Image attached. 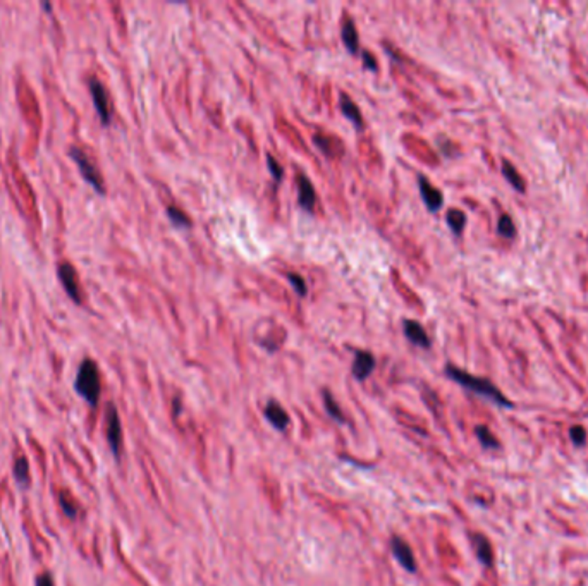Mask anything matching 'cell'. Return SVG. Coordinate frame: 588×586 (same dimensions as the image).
Instances as JSON below:
<instances>
[{
  "mask_svg": "<svg viewBox=\"0 0 588 586\" xmlns=\"http://www.w3.org/2000/svg\"><path fill=\"white\" fill-rule=\"evenodd\" d=\"M76 394L91 408H96L102 396V380H100L99 365L90 358H84L78 366L74 377Z\"/></svg>",
  "mask_w": 588,
  "mask_h": 586,
  "instance_id": "1",
  "label": "cell"
},
{
  "mask_svg": "<svg viewBox=\"0 0 588 586\" xmlns=\"http://www.w3.org/2000/svg\"><path fill=\"white\" fill-rule=\"evenodd\" d=\"M445 375L451 378V380L456 382V384H460L461 387L472 390V392L478 394V396L490 399V401L497 402V404L504 406V408H509L511 406V402L502 396L501 390H499L492 382L487 380V378L470 375L468 372L456 368V366H453V365L445 366Z\"/></svg>",
  "mask_w": 588,
  "mask_h": 586,
  "instance_id": "2",
  "label": "cell"
},
{
  "mask_svg": "<svg viewBox=\"0 0 588 586\" xmlns=\"http://www.w3.org/2000/svg\"><path fill=\"white\" fill-rule=\"evenodd\" d=\"M67 155L74 160L76 165H78L81 177L84 179V182H87L88 186H91V188L95 189V193H99L100 197H105V191L107 189H105L102 174H100L99 167L95 165V162L87 155V152L81 150L79 146H71Z\"/></svg>",
  "mask_w": 588,
  "mask_h": 586,
  "instance_id": "3",
  "label": "cell"
},
{
  "mask_svg": "<svg viewBox=\"0 0 588 586\" xmlns=\"http://www.w3.org/2000/svg\"><path fill=\"white\" fill-rule=\"evenodd\" d=\"M105 437H107L112 455L119 459L123 453V425H121L119 411L113 404H109L105 409Z\"/></svg>",
  "mask_w": 588,
  "mask_h": 586,
  "instance_id": "4",
  "label": "cell"
},
{
  "mask_svg": "<svg viewBox=\"0 0 588 586\" xmlns=\"http://www.w3.org/2000/svg\"><path fill=\"white\" fill-rule=\"evenodd\" d=\"M88 89H90L93 105H95L96 116H99L100 122H102L104 126H111L112 107L107 88L104 87V83L96 78V76H90V79H88Z\"/></svg>",
  "mask_w": 588,
  "mask_h": 586,
  "instance_id": "5",
  "label": "cell"
},
{
  "mask_svg": "<svg viewBox=\"0 0 588 586\" xmlns=\"http://www.w3.org/2000/svg\"><path fill=\"white\" fill-rule=\"evenodd\" d=\"M57 279L62 284L66 294L74 301L76 304H83V298H81V289H79V279L76 268L71 265L69 262H62L57 265Z\"/></svg>",
  "mask_w": 588,
  "mask_h": 586,
  "instance_id": "6",
  "label": "cell"
},
{
  "mask_svg": "<svg viewBox=\"0 0 588 586\" xmlns=\"http://www.w3.org/2000/svg\"><path fill=\"white\" fill-rule=\"evenodd\" d=\"M391 552L394 555V559L406 569L408 573H416L418 569V564H416L415 553H413L411 547L406 540H403L401 536H392L391 538Z\"/></svg>",
  "mask_w": 588,
  "mask_h": 586,
  "instance_id": "7",
  "label": "cell"
},
{
  "mask_svg": "<svg viewBox=\"0 0 588 586\" xmlns=\"http://www.w3.org/2000/svg\"><path fill=\"white\" fill-rule=\"evenodd\" d=\"M375 366H377V360L374 354H372L370 351H363V349H360V351L355 353V361H353L351 373L356 380L363 382V380H367L372 373H374Z\"/></svg>",
  "mask_w": 588,
  "mask_h": 586,
  "instance_id": "8",
  "label": "cell"
},
{
  "mask_svg": "<svg viewBox=\"0 0 588 586\" xmlns=\"http://www.w3.org/2000/svg\"><path fill=\"white\" fill-rule=\"evenodd\" d=\"M418 189L421 194V199L427 205L430 211H439L442 206H444V194L440 193V189H437L432 182L428 181L425 176H418Z\"/></svg>",
  "mask_w": 588,
  "mask_h": 586,
  "instance_id": "9",
  "label": "cell"
},
{
  "mask_svg": "<svg viewBox=\"0 0 588 586\" xmlns=\"http://www.w3.org/2000/svg\"><path fill=\"white\" fill-rule=\"evenodd\" d=\"M263 414H265V420L270 423L277 431L287 430L289 426L291 418L287 414V411L282 408V404H279L277 401H269L265 404V409H263Z\"/></svg>",
  "mask_w": 588,
  "mask_h": 586,
  "instance_id": "10",
  "label": "cell"
},
{
  "mask_svg": "<svg viewBox=\"0 0 588 586\" xmlns=\"http://www.w3.org/2000/svg\"><path fill=\"white\" fill-rule=\"evenodd\" d=\"M403 333L404 337L409 341L411 344L418 345L421 349H430V345H432V341H430L428 333L425 332V328L421 327L418 321L415 320H404L403 321Z\"/></svg>",
  "mask_w": 588,
  "mask_h": 586,
  "instance_id": "11",
  "label": "cell"
},
{
  "mask_svg": "<svg viewBox=\"0 0 588 586\" xmlns=\"http://www.w3.org/2000/svg\"><path fill=\"white\" fill-rule=\"evenodd\" d=\"M298 203L303 210L310 211V214L317 205V193H315L314 184L305 174L298 177Z\"/></svg>",
  "mask_w": 588,
  "mask_h": 586,
  "instance_id": "12",
  "label": "cell"
},
{
  "mask_svg": "<svg viewBox=\"0 0 588 586\" xmlns=\"http://www.w3.org/2000/svg\"><path fill=\"white\" fill-rule=\"evenodd\" d=\"M12 478H14L16 485L19 488H30L31 487V471L28 459L21 455L12 465Z\"/></svg>",
  "mask_w": 588,
  "mask_h": 586,
  "instance_id": "13",
  "label": "cell"
},
{
  "mask_svg": "<svg viewBox=\"0 0 588 586\" xmlns=\"http://www.w3.org/2000/svg\"><path fill=\"white\" fill-rule=\"evenodd\" d=\"M340 38H343L344 47L350 54H358L360 52V36L358 30H356V24L353 19H346V23L343 24V31H340Z\"/></svg>",
  "mask_w": 588,
  "mask_h": 586,
  "instance_id": "14",
  "label": "cell"
},
{
  "mask_svg": "<svg viewBox=\"0 0 588 586\" xmlns=\"http://www.w3.org/2000/svg\"><path fill=\"white\" fill-rule=\"evenodd\" d=\"M339 109H340V112H343V116L346 117V119H350L356 129H363L365 124H363L362 112H360L358 105H356L355 101L350 99V96L340 95Z\"/></svg>",
  "mask_w": 588,
  "mask_h": 586,
  "instance_id": "15",
  "label": "cell"
},
{
  "mask_svg": "<svg viewBox=\"0 0 588 586\" xmlns=\"http://www.w3.org/2000/svg\"><path fill=\"white\" fill-rule=\"evenodd\" d=\"M473 547H475L477 557L482 564L492 565L494 563L492 545L489 543V540H487L484 535H473Z\"/></svg>",
  "mask_w": 588,
  "mask_h": 586,
  "instance_id": "16",
  "label": "cell"
},
{
  "mask_svg": "<svg viewBox=\"0 0 588 586\" xmlns=\"http://www.w3.org/2000/svg\"><path fill=\"white\" fill-rule=\"evenodd\" d=\"M322 399H323V408H326L328 416H331L334 421H338L339 425H344V423H346V416H344V413H343V409H340L339 402L335 401L334 396H332L331 390L323 389L322 390Z\"/></svg>",
  "mask_w": 588,
  "mask_h": 586,
  "instance_id": "17",
  "label": "cell"
},
{
  "mask_svg": "<svg viewBox=\"0 0 588 586\" xmlns=\"http://www.w3.org/2000/svg\"><path fill=\"white\" fill-rule=\"evenodd\" d=\"M165 214H167L169 222L172 223L174 227H177V229H192L193 227L192 219H189L184 211L177 209V206L169 205L167 209H165Z\"/></svg>",
  "mask_w": 588,
  "mask_h": 586,
  "instance_id": "18",
  "label": "cell"
},
{
  "mask_svg": "<svg viewBox=\"0 0 588 586\" xmlns=\"http://www.w3.org/2000/svg\"><path fill=\"white\" fill-rule=\"evenodd\" d=\"M445 222H448V226L451 227V231L454 234L460 236L461 233H463V229L466 226V215L461 210L453 209L445 214Z\"/></svg>",
  "mask_w": 588,
  "mask_h": 586,
  "instance_id": "19",
  "label": "cell"
},
{
  "mask_svg": "<svg viewBox=\"0 0 588 586\" xmlns=\"http://www.w3.org/2000/svg\"><path fill=\"white\" fill-rule=\"evenodd\" d=\"M59 506H60V511L64 512V516H66L67 519H71V521L78 519L79 507L76 506L71 499H69L67 492H60L59 494Z\"/></svg>",
  "mask_w": 588,
  "mask_h": 586,
  "instance_id": "20",
  "label": "cell"
},
{
  "mask_svg": "<svg viewBox=\"0 0 588 586\" xmlns=\"http://www.w3.org/2000/svg\"><path fill=\"white\" fill-rule=\"evenodd\" d=\"M314 143L317 145V148L320 152L323 153V155L327 157H335V148H334V143H338V141H334V138L331 136H326V134H315L314 136Z\"/></svg>",
  "mask_w": 588,
  "mask_h": 586,
  "instance_id": "21",
  "label": "cell"
},
{
  "mask_svg": "<svg viewBox=\"0 0 588 586\" xmlns=\"http://www.w3.org/2000/svg\"><path fill=\"white\" fill-rule=\"evenodd\" d=\"M502 174H504L506 179L511 182V186H513L514 189L518 191H525V184H523L521 181V176L518 174V170L514 169L513 164L511 162H502Z\"/></svg>",
  "mask_w": 588,
  "mask_h": 586,
  "instance_id": "22",
  "label": "cell"
},
{
  "mask_svg": "<svg viewBox=\"0 0 588 586\" xmlns=\"http://www.w3.org/2000/svg\"><path fill=\"white\" fill-rule=\"evenodd\" d=\"M475 431H477L478 441H480V443L485 447V449H496V447L499 446L497 438L494 437V433H490V430L487 429V426H477Z\"/></svg>",
  "mask_w": 588,
  "mask_h": 586,
  "instance_id": "23",
  "label": "cell"
},
{
  "mask_svg": "<svg viewBox=\"0 0 588 586\" xmlns=\"http://www.w3.org/2000/svg\"><path fill=\"white\" fill-rule=\"evenodd\" d=\"M286 279H287V282L291 284V287L294 289L296 294H298L299 298H305V296L308 294V287H306L305 279H303L301 275L293 274V272H289V274L286 275Z\"/></svg>",
  "mask_w": 588,
  "mask_h": 586,
  "instance_id": "24",
  "label": "cell"
},
{
  "mask_svg": "<svg viewBox=\"0 0 588 586\" xmlns=\"http://www.w3.org/2000/svg\"><path fill=\"white\" fill-rule=\"evenodd\" d=\"M497 233L501 236H504V238H514V234H516V227H514L513 219H511L509 215H502L501 221H499L497 223Z\"/></svg>",
  "mask_w": 588,
  "mask_h": 586,
  "instance_id": "25",
  "label": "cell"
},
{
  "mask_svg": "<svg viewBox=\"0 0 588 586\" xmlns=\"http://www.w3.org/2000/svg\"><path fill=\"white\" fill-rule=\"evenodd\" d=\"M267 167H269L270 176L274 177V181L281 182L282 177H284V169L281 167V164H279V162L275 160V158L272 155H267Z\"/></svg>",
  "mask_w": 588,
  "mask_h": 586,
  "instance_id": "26",
  "label": "cell"
},
{
  "mask_svg": "<svg viewBox=\"0 0 588 586\" xmlns=\"http://www.w3.org/2000/svg\"><path fill=\"white\" fill-rule=\"evenodd\" d=\"M570 435H571V441L577 443V446H583L587 441V431L583 426H573L570 431Z\"/></svg>",
  "mask_w": 588,
  "mask_h": 586,
  "instance_id": "27",
  "label": "cell"
},
{
  "mask_svg": "<svg viewBox=\"0 0 588 586\" xmlns=\"http://www.w3.org/2000/svg\"><path fill=\"white\" fill-rule=\"evenodd\" d=\"M362 60H363V66L367 67L368 71H374L375 72L377 67H379V64H377V59L368 50H363L362 52Z\"/></svg>",
  "mask_w": 588,
  "mask_h": 586,
  "instance_id": "28",
  "label": "cell"
},
{
  "mask_svg": "<svg viewBox=\"0 0 588 586\" xmlns=\"http://www.w3.org/2000/svg\"><path fill=\"white\" fill-rule=\"evenodd\" d=\"M35 586H55L54 577H52L50 573H42V575L36 577Z\"/></svg>",
  "mask_w": 588,
  "mask_h": 586,
  "instance_id": "29",
  "label": "cell"
},
{
  "mask_svg": "<svg viewBox=\"0 0 588 586\" xmlns=\"http://www.w3.org/2000/svg\"><path fill=\"white\" fill-rule=\"evenodd\" d=\"M172 408H174V416H177V414H179V411H181V402H179V397H176L174 399V402H172Z\"/></svg>",
  "mask_w": 588,
  "mask_h": 586,
  "instance_id": "30",
  "label": "cell"
},
{
  "mask_svg": "<svg viewBox=\"0 0 588 586\" xmlns=\"http://www.w3.org/2000/svg\"><path fill=\"white\" fill-rule=\"evenodd\" d=\"M42 7H43V9H45V11L50 12V11H52V7H54V6H52V4H48V2H42Z\"/></svg>",
  "mask_w": 588,
  "mask_h": 586,
  "instance_id": "31",
  "label": "cell"
}]
</instances>
